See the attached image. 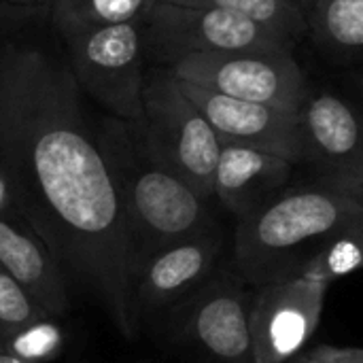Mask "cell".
Wrapping results in <instances>:
<instances>
[{
  "label": "cell",
  "mask_w": 363,
  "mask_h": 363,
  "mask_svg": "<svg viewBox=\"0 0 363 363\" xmlns=\"http://www.w3.org/2000/svg\"><path fill=\"white\" fill-rule=\"evenodd\" d=\"M140 28L145 55L168 68L198 53L291 51L296 45L247 17L166 0L151 2L140 19Z\"/></svg>",
  "instance_id": "8992f818"
},
{
  "label": "cell",
  "mask_w": 363,
  "mask_h": 363,
  "mask_svg": "<svg viewBox=\"0 0 363 363\" xmlns=\"http://www.w3.org/2000/svg\"><path fill=\"white\" fill-rule=\"evenodd\" d=\"M223 232L217 223L145 259L132 285V319L140 330L198 291L223 264Z\"/></svg>",
  "instance_id": "30bf717a"
},
{
  "label": "cell",
  "mask_w": 363,
  "mask_h": 363,
  "mask_svg": "<svg viewBox=\"0 0 363 363\" xmlns=\"http://www.w3.org/2000/svg\"><path fill=\"white\" fill-rule=\"evenodd\" d=\"M140 128L153 153L198 198L211 202L221 140L168 68H155L145 77Z\"/></svg>",
  "instance_id": "5b68a950"
},
{
  "label": "cell",
  "mask_w": 363,
  "mask_h": 363,
  "mask_svg": "<svg viewBox=\"0 0 363 363\" xmlns=\"http://www.w3.org/2000/svg\"><path fill=\"white\" fill-rule=\"evenodd\" d=\"M94 130L138 268L153 253L215 223L208 202L153 153L140 123L104 117Z\"/></svg>",
  "instance_id": "3957f363"
},
{
  "label": "cell",
  "mask_w": 363,
  "mask_h": 363,
  "mask_svg": "<svg viewBox=\"0 0 363 363\" xmlns=\"http://www.w3.org/2000/svg\"><path fill=\"white\" fill-rule=\"evenodd\" d=\"M0 363H45V362H38V359H34V357L23 355L19 349H15V347L11 345V340H9L4 334H0Z\"/></svg>",
  "instance_id": "7402d4cb"
},
{
  "label": "cell",
  "mask_w": 363,
  "mask_h": 363,
  "mask_svg": "<svg viewBox=\"0 0 363 363\" xmlns=\"http://www.w3.org/2000/svg\"><path fill=\"white\" fill-rule=\"evenodd\" d=\"M45 6H15L0 2V43L17 36L19 30H23L28 23H32Z\"/></svg>",
  "instance_id": "ffe728a7"
},
{
  "label": "cell",
  "mask_w": 363,
  "mask_h": 363,
  "mask_svg": "<svg viewBox=\"0 0 363 363\" xmlns=\"http://www.w3.org/2000/svg\"><path fill=\"white\" fill-rule=\"evenodd\" d=\"M328 285L300 272L253 287L249 332L255 363H285L315 336Z\"/></svg>",
  "instance_id": "9c48e42d"
},
{
  "label": "cell",
  "mask_w": 363,
  "mask_h": 363,
  "mask_svg": "<svg viewBox=\"0 0 363 363\" xmlns=\"http://www.w3.org/2000/svg\"><path fill=\"white\" fill-rule=\"evenodd\" d=\"M0 270L9 274L47 319L70 311L68 279L38 238L0 215Z\"/></svg>",
  "instance_id": "5bb4252c"
},
{
  "label": "cell",
  "mask_w": 363,
  "mask_h": 363,
  "mask_svg": "<svg viewBox=\"0 0 363 363\" xmlns=\"http://www.w3.org/2000/svg\"><path fill=\"white\" fill-rule=\"evenodd\" d=\"M319 363H363V351L359 347H336L319 345L311 347Z\"/></svg>",
  "instance_id": "44dd1931"
},
{
  "label": "cell",
  "mask_w": 363,
  "mask_h": 363,
  "mask_svg": "<svg viewBox=\"0 0 363 363\" xmlns=\"http://www.w3.org/2000/svg\"><path fill=\"white\" fill-rule=\"evenodd\" d=\"M181 87L202 111L221 145L249 147L283 157L294 166L302 164V130L298 113L236 100L185 81H181Z\"/></svg>",
  "instance_id": "7c38bea8"
},
{
  "label": "cell",
  "mask_w": 363,
  "mask_h": 363,
  "mask_svg": "<svg viewBox=\"0 0 363 363\" xmlns=\"http://www.w3.org/2000/svg\"><path fill=\"white\" fill-rule=\"evenodd\" d=\"M66 62L81 89L108 117L140 123L145 49L140 21L94 28L64 38Z\"/></svg>",
  "instance_id": "52a82bcc"
},
{
  "label": "cell",
  "mask_w": 363,
  "mask_h": 363,
  "mask_svg": "<svg viewBox=\"0 0 363 363\" xmlns=\"http://www.w3.org/2000/svg\"><path fill=\"white\" fill-rule=\"evenodd\" d=\"M351 232H363V198L319 179L287 185L236 219L228 266L249 287H262L300 274L328 242Z\"/></svg>",
  "instance_id": "7a4b0ae2"
},
{
  "label": "cell",
  "mask_w": 363,
  "mask_h": 363,
  "mask_svg": "<svg viewBox=\"0 0 363 363\" xmlns=\"http://www.w3.org/2000/svg\"><path fill=\"white\" fill-rule=\"evenodd\" d=\"M294 168L287 160L257 149L221 145L213 177V198L240 219L283 191Z\"/></svg>",
  "instance_id": "4fadbf2b"
},
{
  "label": "cell",
  "mask_w": 363,
  "mask_h": 363,
  "mask_svg": "<svg viewBox=\"0 0 363 363\" xmlns=\"http://www.w3.org/2000/svg\"><path fill=\"white\" fill-rule=\"evenodd\" d=\"M45 321H51L26 296V291L0 270V334H23Z\"/></svg>",
  "instance_id": "d6986e66"
},
{
  "label": "cell",
  "mask_w": 363,
  "mask_h": 363,
  "mask_svg": "<svg viewBox=\"0 0 363 363\" xmlns=\"http://www.w3.org/2000/svg\"><path fill=\"white\" fill-rule=\"evenodd\" d=\"M168 70L185 83L291 113L308 98L304 72L291 51L198 53Z\"/></svg>",
  "instance_id": "ba28073f"
},
{
  "label": "cell",
  "mask_w": 363,
  "mask_h": 363,
  "mask_svg": "<svg viewBox=\"0 0 363 363\" xmlns=\"http://www.w3.org/2000/svg\"><path fill=\"white\" fill-rule=\"evenodd\" d=\"M362 242L363 232H351V234L338 236L332 242H328L304 266L302 272L330 287L334 281H340L362 268Z\"/></svg>",
  "instance_id": "ac0fdd59"
},
{
  "label": "cell",
  "mask_w": 363,
  "mask_h": 363,
  "mask_svg": "<svg viewBox=\"0 0 363 363\" xmlns=\"http://www.w3.org/2000/svg\"><path fill=\"white\" fill-rule=\"evenodd\" d=\"M0 181L68 283L134 338L138 264L81 89L66 57L17 36L0 43Z\"/></svg>",
  "instance_id": "6da1fadb"
},
{
  "label": "cell",
  "mask_w": 363,
  "mask_h": 363,
  "mask_svg": "<svg viewBox=\"0 0 363 363\" xmlns=\"http://www.w3.org/2000/svg\"><path fill=\"white\" fill-rule=\"evenodd\" d=\"M306 26L325 51L355 55L363 47V0H315Z\"/></svg>",
  "instance_id": "2e32d148"
},
{
  "label": "cell",
  "mask_w": 363,
  "mask_h": 363,
  "mask_svg": "<svg viewBox=\"0 0 363 363\" xmlns=\"http://www.w3.org/2000/svg\"><path fill=\"white\" fill-rule=\"evenodd\" d=\"M6 4H15V6H47L49 0H0Z\"/></svg>",
  "instance_id": "cb8c5ba5"
},
{
  "label": "cell",
  "mask_w": 363,
  "mask_h": 363,
  "mask_svg": "<svg viewBox=\"0 0 363 363\" xmlns=\"http://www.w3.org/2000/svg\"><path fill=\"white\" fill-rule=\"evenodd\" d=\"M251 300L253 287L221 264L198 291L155 323L174 347L198 362L255 363L249 332Z\"/></svg>",
  "instance_id": "277c9868"
},
{
  "label": "cell",
  "mask_w": 363,
  "mask_h": 363,
  "mask_svg": "<svg viewBox=\"0 0 363 363\" xmlns=\"http://www.w3.org/2000/svg\"><path fill=\"white\" fill-rule=\"evenodd\" d=\"M153 0H49V13L62 38L125 23L140 21Z\"/></svg>",
  "instance_id": "9a60e30c"
},
{
  "label": "cell",
  "mask_w": 363,
  "mask_h": 363,
  "mask_svg": "<svg viewBox=\"0 0 363 363\" xmlns=\"http://www.w3.org/2000/svg\"><path fill=\"white\" fill-rule=\"evenodd\" d=\"M302 164L319 181L363 198L362 125L349 102L334 94L308 96L298 111Z\"/></svg>",
  "instance_id": "8fae6325"
},
{
  "label": "cell",
  "mask_w": 363,
  "mask_h": 363,
  "mask_svg": "<svg viewBox=\"0 0 363 363\" xmlns=\"http://www.w3.org/2000/svg\"><path fill=\"white\" fill-rule=\"evenodd\" d=\"M166 2L228 11L247 17L259 26H266L283 34L291 43H298L308 32L304 11L285 0H166Z\"/></svg>",
  "instance_id": "e0dca14e"
},
{
  "label": "cell",
  "mask_w": 363,
  "mask_h": 363,
  "mask_svg": "<svg viewBox=\"0 0 363 363\" xmlns=\"http://www.w3.org/2000/svg\"><path fill=\"white\" fill-rule=\"evenodd\" d=\"M285 2H291V4H296V6H298V9H302V11H304V4H311V6L315 4V0H285Z\"/></svg>",
  "instance_id": "d4e9b609"
},
{
  "label": "cell",
  "mask_w": 363,
  "mask_h": 363,
  "mask_svg": "<svg viewBox=\"0 0 363 363\" xmlns=\"http://www.w3.org/2000/svg\"><path fill=\"white\" fill-rule=\"evenodd\" d=\"M285 363H319V359L315 357L313 349H302V351H298L296 355H291Z\"/></svg>",
  "instance_id": "603a6c76"
}]
</instances>
